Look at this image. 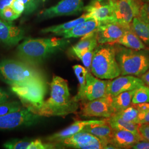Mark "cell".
Returning <instances> with one entry per match:
<instances>
[{"label": "cell", "mask_w": 149, "mask_h": 149, "mask_svg": "<svg viewBox=\"0 0 149 149\" xmlns=\"http://www.w3.org/2000/svg\"><path fill=\"white\" fill-rule=\"evenodd\" d=\"M77 108L78 102L71 97L68 81L54 76L50 84V97L35 113L44 117H63L74 113Z\"/></svg>", "instance_id": "obj_1"}, {"label": "cell", "mask_w": 149, "mask_h": 149, "mask_svg": "<svg viewBox=\"0 0 149 149\" xmlns=\"http://www.w3.org/2000/svg\"><path fill=\"white\" fill-rule=\"evenodd\" d=\"M70 43L68 39L28 38L19 45L17 56L19 60L37 66L54 54L63 50Z\"/></svg>", "instance_id": "obj_2"}, {"label": "cell", "mask_w": 149, "mask_h": 149, "mask_svg": "<svg viewBox=\"0 0 149 149\" xmlns=\"http://www.w3.org/2000/svg\"><path fill=\"white\" fill-rule=\"evenodd\" d=\"M0 79L11 87L45 80L43 72L37 66L13 59L0 60Z\"/></svg>", "instance_id": "obj_3"}, {"label": "cell", "mask_w": 149, "mask_h": 149, "mask_svg": "<svg viewBox=\"0 0 149 149\" xmlns=\"http://www.w3.org/2000/svg\"><path fill=\"white\" fill-rule=\"evenodd\" d=\"M91 72L102 80H113L120 75L116 49L111 44H100L93 52Z\"/></svg>", "instance_id": "obj_4"}, {"label": "cell", "mask_w": 149, "mask_h": 149, "mask_svg": "<svg viewBox=\"0 0 149 149\" xmlns=\"http://www.w3.org/2000/svg\"><path fill=\"white\" fill-rule=\"evenodd\" d=\"M116 49V59L120 75L140 76L149 69V51L128 48Z\"/></svg>", "instance_id": "obj_5"}, {"label": "cell", "mask_w": 149, "mask_h": 149, "mask_svg": "<svg viewBox=\"0 0 149 149\" xmlns=\"http://www.w3.org/2000/svg\"><path fill=\"white\" fill-rule=\"evenodd\" d=\"M11 89L24 107L35 113L44 102L47 87L45 80H42L23 86H12Z\"/></svg>", "instance_id": "obj_6"}, {"label": "cell", "mask_w": 149, "mask_h": 149, "mask_svg": "<svg viewBox=\"0 0 149 149\" xmlns=\"http://www.w3.org/2000/svg\"><path fill=\"white\" fill-rule=\"evenodd\" d=\"M39 117L27 108L22 107L18 110L0 117V130L30 127L38 122Z\"/></svg>", "instance_id": "obj_7"}, {"label": "cell", "mask_w": 149, "mask_h": 149, "mask_svg": "<svg viewBox=\"0 0 149 149\" xmlns=\"http://www.w3.org/2000/svg\"><path fill=\"white\" fill-rule=\"evenodd\" d=\"M53 144L56 147L79 149H106L107 145L100 139L84 131H81Z\"/></svg>", "instance_id": "obj_8"}, {"label": "cell", "mask_w": 149, "mask_h": 149, "mask_svg": "<svg viewBox=\"0 0 149 149\" xmlns=\"http://www.w3.org/2000/svg\"><path fill=\"white\" fill-rule=\"evenodd\" d=\"M131 28L130 24H125L116 21L102 22L96 30L99 44H114Z\"/></svg>", "instance_id": "obj_9"}, {"label": "cell", "mask_w": 149, "mask_h": 149, "mask_svg": "<svg viewBox=\"0 0 149 149\" xmlns=\"http://www.w3.org/2000/svg\"><path fill=\"white\" fill-rule=\"evenodd\" d=\"M141 7L138 0H117L113 2L112 21L130 24L134 18L138 17Z\"/></svg>", "instance_id": "obj_10"}, {"label": "cell", "mask_w": 149, "mask_h": 149, "mask_svg": "<svg viewBox=\"0 0 149 149\" xmlns=\"http://www.w3.org/2000/svg\"><path fill=\"white\" fill-rule=\"evenodd\" d=\"M83 0H61L56 5L45 9L40 13L43 19L77 15L84 11Z\"/></svg>", "instance_id": "obj_11"}, {"label": "cell", "mask_w": 149, "mask_h": 149, "mask_svg": "<svg viewBox=\"0 0 149 149\" xmlns=\"http://www.w3.org/2000/svg\"><path fill=\"white\" fill-rule=\"evenodd\" d=\"M112 96L107 95L87 102L81 109L82 115L85 117H111L114 114L112 108Z\"/></svg>", "instance_id": "obj_12"}, {"label": "cell", "mask_w": 149, "mask_h": 149, "mask_svg": "<svg viewBox=\"0 0 149 149\" xmlns=\"http://www.w3.org/2000/svg\"><path fill=\"white\" fill-rule=\"evenodd\" d=\"M113 2L111 0H91L90 3L84 7V11L91 19L101 22L112 21Z\"/></svg>", "instance_id": "obj_13"}, {"label": "cell", "mask_w": 149, "mask_h": 149, "mask_svg": "<svg viewBox=\"0 0 149 149\" xmlns=\"http://www.w3.org/2000/svg\"><path fill=\"white\" fill-rule=\"evenodd\" d=\"M144 85L143 81L140 78L132 75H121L112 81H108L107 95L113 97L124 92L136 89Z\"/></svg>", "instance_id": "obj_14"}, {"label": "cell", "mask_w": 149, "mask_h": 149, "mask_svg": "<svg viewBox=\"0 0 149 149\" xmlns=\"http://www.w3.org/2000/svg\"><path fill=\"white\" fill-rule=\"evenodd\" d=\"M108 81L103 80L93 76L90 71L86 74L84 101H90L107 96Z\"/></svg>", "instance_id": "obj_15"}, {"label": "cell", "mask_w": 149, "mask_h": 149, "mask_svg": "<svg viewBox=\"0 0 149 149\" xmlns=\"http://www.w3.org/2000/svg\"><path fill=\"white\" fill-rule=\"evenodd\" d=\"M24 31L11 22L0 19V42L8 45H15L24 38Z\"/></svg>", "instance_id": "obj_16"}, {"label": "cell", "mask_w": 149, "mask_h": 149, "mask_svg": "<svg viewBox=\"0 0 149 149\" xmlns=\"http://www.w3.org/2000/svg\"><path fill=\"white\" fill-rule=\"evenodd\" d=\"M106 122V119L104 120H78L76 121L69 127L65 128L58 133L54 134L48 136L46 140L49 143H56L64 139L67 138L75 134L78 133L82 131L86 126L94 123H101Z\"/></svg>", "instance_id": "obj_17"}, {"label": "cell", "mask_w": 149, "mask_h": 149, "mask_svg": "<svg viewBox=\"0 0 149 149\" xmlns=\"http://www.w3.org/2000/svg\"><path fill=\"white\" fill-rule=\"evenodd\" d=\"M141 140H145L142 136L125 130L113 129L111 140L109 144L114 145L116 149L130 148L132 145Z\"/></svg>", "instance_id": "obj_18"}, {"label": "cell", "mask_w": 149, "mask_h": 149, "mask_svg": "<svg viewBox=\"0 0 149 149\" xmlns=\"http://www.w3.org/2000/svg\"><path fill=\"white\" fill-rule=\"evenodd\" d=\"M102 22L95 19H90L81 23L67 32L62 33L60 36L65 39L84 37L92 32H95L100 27Z\"/></svg>", "instance_id": "obj_19"}, {"label": "cell", "mask_w": 149, "mask_h": 149, "mask_svg": "<svg viewBox=\"0 0 149 149\" xmlns=\"http://www.w3.org/2000/svg\"><path fill=\"white\" fill-rule=\"evenodd\" d=\"M82 131L95 135L108 145L110 143L112 139L113 129L106 122L89 124L86 126Z\"/></svg>", "instance_id": "obj_20"}, {"label": "cell", "mask_w": 149, "mask_h": 149, "mask_svg": "<svg viewBox=\"0 0 149 149\" xmlns=\"http://www.w3.org/2000/svg\"><path fill=\"white\" fill-rule=\"evenodd\" d=\"M114 44H118L126 48L135 50L146 49L145 44L135 33L132 28L127 30L122 37Z\"/></svg>", "instance_id": "obj_21"}, {"label": "cell", "mask_w": 149, "mask_h": 149, "mask_svg": "<svg viewBox=\"0 0 149 149\" xmlns=\"http://www.w3.org/2000/svg\"><path fill=\"white\" fill-rule=\"evenodd\" d=\"M90 19L91 18H88L87 16L85 14H84L79 18L76 19L74 20L68 22H66L65 23H63V24H59V25L53 26L44 28L41 31V32L43 33H52L56 36H60V35L62 33L69 31L72 28H73L74 27L76 26L77 25H78L79 24L86 21L88 19Z\"/></svg>", "instance_id": "obj_22"}, {"label": "cell", "mask_w": 149, "mask_h": 149, "mask_svg": "<svg viewBox=\"0 0 149 149\" xmlns=\"http://www.w3.org/2000/svg\"><path fill=\"white\" fill-rule=\"evenodd\" d=\"M106 120L113 129L125 130L129 131L139 136H142L139 133L138 129L139 124H138L127 122L114 115L112 116L111 117L107 118Z\"/></svg>", "instance_id": "obj_23"}, {"label": "cell", "mask_w": 149, "mask_h": 149, "mask_svg": "<svg viewBox=\"0 0 149 149\" xmlns=\"http://www.w3.org/2000/svg\"><path fill=\"white\" fill-rule=\"evenodd\" d=\"M135 90L125 91L113 97L112 106L114 113L122 111L131 105Z\"/></svg>", "instance_id": "obj_24"}, {"label": "cell", "mask_w": 149, "mask_h": 149, "mask_svg": "<svg viewBox=\"0 0 149 149\" xmlns=\"http://www.w3.org/2000/svg\"><path fill=\"white\" fill-rule=\"evenodd\" d=\"M131 28L143 43L149 46V24L139 17H135L131 23Z\"/></svg>", "instance_id": "obj_25"}, {"label": "cell", "mask_w": 149, "mask_h": 149, "mask_svg": "<svg viewBox=\"0 0 149 149\" xmlns=\"http://www.w3.org/2000/svg\"><path fill=\"white\" fill-rule=\"evenodd\" d=\"M73 70L74 71V74L77 78L79 83V89L77 95L74 97L76 101H84V92L86 84V74L88 72V70L84 66L80 65H76L73 67Z\"/></svg>", "instance_id": "obj_26"}, {"label": "cell", "mask_w": 149, "mask_h": 149, "mask_svg": "<svg viewBox=\"0 0 149 149\" xmlns=\"http://www.w3.org/2000/svg\"><path fill=\"white\" fill-rule=\"evenodd\" d=\"M97 32H92L84 37H81L80 41L74 45L71 50L72 52L82 50H95L98 46Z\"/></svg>", "instance_id": "obj_27"}, {"label": "cell", "mask_w": 149, "mask_h": 149, "mask_svg": "<svg viewBox=\"0 0 149 149\" xmlns=\"http://www.w3.org/2000/svg\"><path fill=\"white\" fill-rule=\"evenodd\" d=\"M139 113V112L138 110L136 109L135 105L133 104L132 105L128 107L126 109L122 111L114 113L113 115L117 117L120 118L127 122L134 123L138 124V119Z\"/></svg>", "instance_id": "obj_28"}, {"label": "cell", "mask_w": 149, "mask_h": 149, "mask_svg": "<svg viewBox=\"0 0 149 149\" xmlns=\"http://www.w3.org/2000/svg\"><path fill=\"white\" fill-rule=\"evenodd\" d=\"M148 102H149V87L144 85L136 88L132 103L133 104H139Z\"/></svg>", "instance_id": "obj_29"}, {"label": "cell", "mask_w": 149, "mask_h": 149, "mask_svg": "<svg viewBox=\"0 0 149 149\" xmlns=\"http://www.w3.org/2000/svg\"><path fill=\"white\" fill-rule=\"evenodd\" d=\"M94 50H95L87 49L80 51L72 52L74 55L81 60V61L85 66L86 68L88 70V71L90 72L91 66Z\"/></svg>", "instance_id": "obj_30"}, {"label": "cell", "mask_w": 149, "mask_h": 149, "mask_svg": "<svg viewBox=\"0 0 149 149\" xmlns=\"http://www.w3.org/2000/svg\"><path fill=\"white\" fill-rule=\"evenodd\" d=\"M32 140L28 139H14L3 144V148L8 149H28Z\"/></svg>", "instance_id": "obj_31"}, {"label": "cell", "mask_w": 149, "mask_h": 149, "mask_svg": "<svg viewBox=\"0 0 149 149\" xmlns=\"http://www.w3.org/2000/svg\"><path fill=\"white\" fill-rule=\"evenodd\" d=\"M22 108L21 105L17 102H5L0 103V117L11 112L16 111Z\"/></svg>", "instance_id": "obj_32"}, {"label": "cell", "mask_w": 149, "mask_h": 149, "mask_svg": "<svg viewBox=\"0 0 149 149\" xmlns=\"http://www.w3.org/2000/svg\"><path fill=\"white\" fill-rule=\"evenodd\" d=\"M20 15L17 13L11 6L6 7L3 10L0 11V17L6 21L12 22L17 19L20 17Z\"/></svg>", "instance_id": "obj_33"}, {"label": "cell", "mask_w": 149, "mask_h": 149, "mask_svg": "<svg viewBox=\"0 0 149 149\" xmlns=\"http://www.w3.org/2000/svg\"><path fill=\"white\" fill-rule=\"evenodd\" d=\"M25 6L24 13L30 14L37 10L43 0H18Z\"/></svg>", "instance_id": "obj_34"}, {"label": "cell", "mask_w": 149, "mask_h": 149, "mask_svg": "<svg viewBox=\"0 0 149 149\" xmlns=\"http://www.w3.org/2000/svg\"><path fill=\"white\" fill-rule=\"evenodd\" d=\"M56 148L55 145L52 143H43L40 139L32 140L28 149H47Z\"/></svg>", "instance_id": "obj_35"}, {"label": "cell", "mask_w": 149, "mask_h": 149, "mask_svg": "<svg viewBox=\"0 0 149 149\" xmlns=\"http://www.w3.org/2000/svg\"><path fill=\"white\" fill-rule=\"evenodd\" d=\"M139 17L149 24V2L145 3L141 7Z\"/></svg>", "instance_id": "obj_36"}, {"label": "cell", "mask_w": 149, "mask_h": 149, "mask_svg": "<svg viewBox=\"0 0 149 149\" xmlns=\"http://www.w3.org/2000/svg\"><path fill=\"white\" fill-rule=\"evenodd\" d=\"M139 131L144 140L149 141V124H139Z\"/></svg>", "instance_id": "obj_37"}, {"label": "cell", "mask_w": 149, "mask_h": 149, "mask_svg": "<svg viewBox=\"0 0 149 149\" xmlns=\"http://www.w3.org/2000/svg\"><path fill=\"white\" fill-rule=\"evenodd\" d=\"M11 7L17 13L20 15L25 11V6L18 0H15L12 3Z\"/></svg>", "instance_id": "obj_38"}, {"label": "cell", "mask_w": 149, "mask_h": 149, "mask_svg": "<svg viewBox=\"0 0 149 149\" xmlns=\"http://www.w3.org/2000/svg\"><path fill=\"white\" fill-rule=\"evenodd\" d=\"M138 121V124H149V110L144 113H139Z\"/></svg>", "instance_id": "obj_39"}, {"label": "cell", "mask_w": 149, "mask_h": 149, "mask_svg": "<svg viewBox=\"0 0 149 149\" xmlns=\"http://www.w3.org/2000/svg\"><path fill=\"white\" fill-rule=\"evenodd\" d=\"M134 149H149V141L147 140H141L132 145L130 148Z\"/></svg>", "instance_id": "obj_40"}, {"label": "cell", "mask_w": 149, "mask_h": 149, "mask_svg": "<svg viewBox=\"0 0 149 149\" xmlns=\"http://www.w3.org/2000/svg\"><path fill=\"white\" fill-rule=\"evenodd\" d=\"M139 113H144L149 110V102L139 104H134Z\"/></svg>", "instance_id": "obj_41"}, {"label": "cell", "mask_w": 149, "mask_h": 149, "mask_svg": "<svg viewBox=\"0 0 149 149\" xmlns=\"http://www.w3.org/2000/svg\"><path fill=\"white\" fill-rule=\"evenodd\" d=\"M15 0H0V11L3 10L6 7L11 6Z\"/></svg>", "instance_id": "obj_42"}, {"label": "cell", "mask_w": 149, "mask_h": 149, "mask_svg": "<svg viewBox=\"0 0 149 149\" xmlns=\"http://www.w3.org/2000/svg\"><path fill=\"white\" fill-rule=\"evenodd\" d=\"M9 98L8 94L2 88H0V103L7 101Z\"/></svg>", "instance_id": "obj_43"}, {"label": "cell", "mask_w": 149, "mask_h": 149, "mask_svg": "<svg viewBox=\"0 0 149 149\" xmlns=\"http://www.w3.org/2000/svg\"><path fill=\"white\" fill-rule=\"evenodd\" d=\"M140 79L143 81L145 85L149 87V69L144 74L140 76Z\"/></svg>", "instance_id": "obj_44"}, {"label": "cell", "mask_w": 149, "mask_h": 149, "mask_svg": "<svg viewBox=\"0 0 149 149\" xmlns=\"http://www.w3.org/2000/svg\"><path fill=\"white\" fill-rule=\"evenodd\" d=\"M143 2H144V3H147L149 2V0H141Z\"/></svg>", "instance_id": "obj_45"}, {"label": "cell", "mask_w": 149, "mask_h": 149, "mask_svg": "<svg viewBox=\"0 0 149 149\" xmlns=\"http://www.w3.org/2000/svg\"><path fill=\"white\" fill-rule=\"evenodd\" d=\"M111 1H114H114H117V0H111Z\"/></svg>", "instance_id": "obj_46"}, {"label": "cell", "mask_w": 149, "mask_h": 149, "mask_svg": "<svg viewBox=\"0 0 149 149\" xmlns=\"http://www.w3.org/2000/svg\"><path fill=\"white\" fill-rule=\"evenodd\" d=\"M43 1H45V0H43Z\"/></svg>", "instance_id": "obj_47"}]
</instances>
